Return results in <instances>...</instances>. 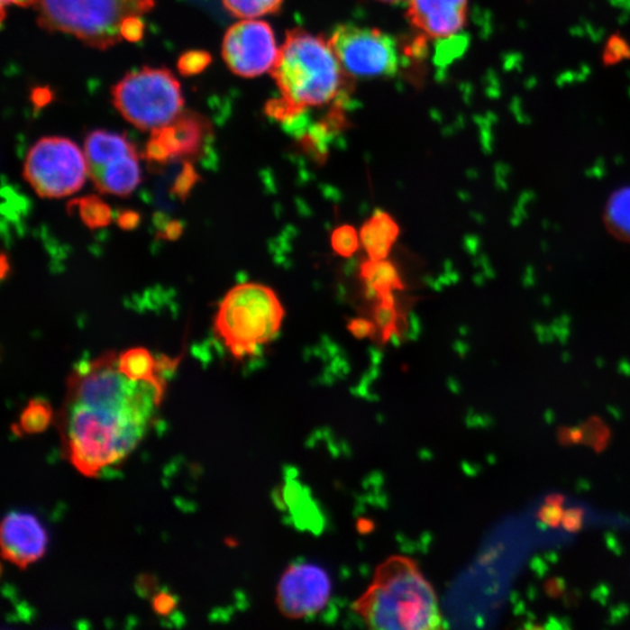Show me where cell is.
Here are the masks:
<instances>
[{"label":"cell","mask_w":630,"mask_h":630,"mask_svg":"<svg viewBox=\"0 0 630 630\" xmlns=\"http://www.w3.org/2000/svg\"><path fill=\"white\" fill-rule=\"evenodd\" d=\"M212 62V57L207 51L190 50L182 54L178 61V69L185 77H192L204 71Z\"/></svg>","instance_id":"cb8c5ba5"},{"label":"cell","mask_w":630,"mask_h":630,"mask_svg":"<svg viewBox=\"0 0 630 630\" xmlns=\"http://www.w3.org/2000/svg\"><path fill=\"white\" fill-rule=\"evenodd\" d=\"M51 418L53 410L47 400L32 399L19 419V429L27 434H41L49 427Z\"/></svg>","instance_id":"ffe728a7"},{"label":"cell","mask_w":630,"mask_h":630,"mask_svg":"<svg viewBox=\"0 0 630 630\" xmlns=\"http://www.w3.org/2000/svg\"><path fill=\"white\" fill-rule=\"evenodd\" d=\"M113 102L123 117L142 131L169 124L184 111V96L169 69L145 67L131 71L113 88Z\"/></svg>","instance_id":"8992f818"},{"label":"cell","mask_w":630,"mask_h":630,"mask_svg":"<svg viewBox=\"0 0 630 630\" xmlns=\"http://www.w3.org/2000/svg\"><path fill=\"white\" fill-rule=\"evenodd\" d=\"M62 438L71 463L87 477H98L141 442L151 418L134 412L91 409L66 404Z\"/></svg>","instance_id":"3957f363"},{"label":"cell","mask_w":630,"mask_h":630,"mask_svg":"<svg viewBox=\"0 0 630 630\" xmlns=\"http://www.w3.org/2000/svg\"><path fill=\"white\" fill-rule=\"evenodd\" d=\"M177 598L169 592H158L153 598L152 607L160 616H166L177 608Z\"/></svg>","instance_id":"83f0119b"},{"label":"cell","mask_w":630,"mask_h":630,"mask_svg":"<svg viewBox=\"0 0 630 630\" xmlns=\"http://www.w3.org/2000/svg\"><path fill=\"white\" fill-rule=\"evenodd\" d=\"M284 0H224L229 14L240 19H259L277 14Z\"/></svg>","instance_id":"7402d4cb"},{"label":"cell","mask_w":630,"mask_h":630,"mask_svg":"<svg viewBox=\"0 0 630 630\" xmlns=\"http://www.w3.org/2000/svg\"><path fill=\"white\" fill-rule=\"evenodd\" d=\"M356 616L371 629H441L437 593L417 562L391 556L375 570L370 588L352 604Z\"/></svg>","instance_id":"7a4b0ae2"},{"label":"cell","mask_w":630,"mask_h":630,"mask_svg":"<svg viewBox=\"0 0 630 630\" xmlns=\"http://www.w3.org/2000/svg\"><path fill=\"white\" fill-rule=\"evenodd\" d=\"M469 0H407L406 18L420 33L445 39L466 26Z\"/></svg>","instance_id":"4fadbf2b"},{"label":"cell","mask_w":630,"mask_h":630,"mask_svg":"<svg viewBox=\"0 0 630 630\" xmlns=\"http://www.w3.org/2000/svg\"><path fill=\"white\" fill-rule=\"evenodd\" d=\"M562 515H564V510H562L561 505L545 503V506L542 507L540 513H538V518L544 525L557 528L558 525H562Z\"/></svg>","instance_id":"f1b7e54d"},{"label":"cell","mask_w":630,"mask_h":630,"mask_svg":"<svg viewBox=\"0 0 630 630\" xmlns=\"http://www.w3.org/2000/svg\"><path fill=\"white\" fill-rule=\"evenodd\" d=\"M7 270H9V264H7V257L3 255L2 257V278H5L7 275Z\"/></svg>","instance_id":"d590c367"},{"label":"cell","mask_w":630,"mask_h":630,"mask_svg":"<svg viewBox=\"0 0 630 630\" xmlns=\"http://www.w3.org/2000/svg\"><path fill=\"white\" fill-rule=\"evenodd\" d=\"M132 152H136V148L124 134L95 130L86 138L85 154L88 172Z\"/></svg>","instance_id":"2e32d148"},{"label":"cell","mask_w":630,"mask_h":630,"mask_svg":"<svg viewBox=\"0 0 630 630\" xmlns=\"http://www.w3.org/2000/svg\"><path fill=\"white\" fill-rule=\"evenodd\" d=\"M0 542L4 560L26 569L45 554L47 534L33 515L14 511L4 518Z\"/></svg>","instance_id":"7c38bea8"},{"label":"cell","mask_w":630,"mask_h":630,"mask_svg":"<svg viewBox=\"0 0 630 630\" xmlns=\"http://www.w3.org/2000/svg\"><path fill=\"white\" fill-rule=\"evenodd\" d=\"M328 41L341 66L352 78H389L399 69L397 41L375 27L340 25Z\"/></svg>","instance_id":"ba28073f"},{"label":"cell","mask_w":630,"mask_h":630,"mask_svg":"<svg viewBox=\"0 0 630 630\" xmlns=\"http://www.w3.org/2000/svg\"><path fill=\"white\" fill-rule=\"evenodd\" d=\"M146 2H149V3H151V4H153V5H154L153 0H146Z\"/></svg>","instance_id":"74e56055"},{"label":"cell","mask_w":630,"mask_h":630,"mask_svg":"<svg viewBox=\"0 0 630 630\" xmlns=\"http://www.w3.org/2000/svg\"><path fill=\"white\" fill-rule=\"evenodd\" d=\"M361 276L367 285V293L371 297L391 295L396 288H402V280L396 268L386 260H370L361 269Z\"/></svg>","instance_id":"e0dca14e"},{"label":"cell","mask_w":630,"mask_h":630,"mask_svg":"<svg viewBox=\"0 0 630 630\" xmlns=\"http://www.w3.org/2000/svg\"><path fill=\"white\" fill-rule=\"evenodd\" d=\"M207 120L192 111H182L169 124L151 131L145 157L156 164L196 156L204 145Z\"/></svg>","instance_id":"8fae6325"},{"label":"cell","mask_w":630,"mask_h":630,"mask_svg":"<svg viewBox=\"0 0 630 630\" xmlns=\"http://www.w3.org/2000/svg\"><path fill=\"white\" fill-rule=\"evenodd\" d=\"M284 310L276 293L264 285L241 284L220 304L215 332L237 360L259 355L278 335Z\"/></svg>","instance_id":"277c9868"},{"label":"cell","mask_w":630,"mask_h":630,"mask_svg":"<svg viewBox=\"0 0 630 630\" xmlns=\"http://www.w3.org/2000/svg\"><path fill=\"white\" fill-rule=\"evenodd\" d=\"M182 233V227L179 222L173 221L169 224L168 227L165 229V237L169 240H176L180 236Z\"/></svg>","instance_id":"836d02e7"},{"label":"cell","mask_w":630,"mask_h":630,"mask_svg":"<svg viewBox=\"0 0 630 630\" xmlns=\"http://www.w3.org/2000/svg\"><path fill=\"white\" fill-rule=\"evenodd\" d=\"M271 75L280 97L269 103L267 111L287 124L308 111L339 105L352 80L330 41L301 29L288 32Z\"/></svg>","instance_id":"6da1fadb"},{"label":"cell","mask_w":630,"mask_h":630,"mask_svg":"<svg viewBox=\"0 0 630 630\" xmlns=\"http://www.w3.org/2000/svg\"><path fill=\"white\" fill-rule=\"evenodd\" d=\"M398 235V224L389 214L376 210L374 215L361 229L360 240L370 260H380L389 256Z\"/></svg>","instance_id":"9a60e30c"},{"label":"cell","mask_w":630,"mask_h":630,"mask_svg":"<svg viewBox=\"0 0 630 630\" xmlns=\"http://www.w3.org/2000/svg\"><path fill=\"white\" fill-rule=\"evenodd\" d=\"M196 181L197 174L196 169L188 162H186L176 182H174L172 193L176 194L181 200H185L188 196L190 190L196 186Z\"/></svg>","instance_id":"484cf974"},{"label":"cell","mask_w":630,"mask_h":630,"mask_svg":"<svg viewBox=\"0 0 630 630\" xmlns=\"http://www.w3.org/2000/svg\"><path fill=\"white\" fill-rule=\"evenodd\" d=\"M630 59V46L619 34H614L608 39L605 47V65L612 66L616 63Z\"/></svg>","instance_id":"d4e9b609"},{"label":"cell","mask_w":630,"mask_h":630,"mask_svg":"<svg viewBox=\"0 0 630 630\" xmlns=\"http://www.w3.org/2000/svg\"><path fill=\"white\" fill-rule=\"evenodd\" d=\"M607 224L617 237L630 241V188L614 194L607 205Z\"/></svg>","instance_id":"d6986e66"},{"label":"cell","mask_w":630,"mask_h":630,"mask_svg":"<svg viewBox=\"0 0 630 630\" xmlns=\"http://www.w3.org/2000/svg\"><path fill=\"white\" fill-rule=\"evenodd\" d=\"M332 597L326 571L311 562L288 566L277 589V606L288 619L298 620L323 612Z\"/></svg>","instance_id":"30bf717a"},{"label":"cell","mask_w":630,"mask_h":630,"mask_svg":"<svg viewBox=\"0 0 630 630\" xmlns=\"http://www.w3.org/2000/svg\"><path fill=\"white\" fill-rule=\"evenodd\" d=\"M348 330L358 339L368 338L374 334L375 324L367 319H355L348 324Z\"/></svg>","instance_id":"4dcf8cb0"},{"label":"cell","mask_w":630,"mask_h":630,"mask_svg":"<svg viewBox=\"0 0 630 630\" xmlns=\"http://www.w3.org/2000/svg\"><path fill=\"white\" fill-rule=\"evenodd\" d=\"M378 2L383 4H389V5H396V4L407 2V0H378Z\"/></svg>","instance_id":"8d00e7d4"},{"label":"cell","mask_w":630,"mask_h":630,"mask_svg":"<svg viewBox=\"0 0 630 630\" xmlns=\"http://www.w3.org/2000/svg\"><path fill=\"white\" fill-rule=\"evenodd\" d=\"M38 0H2V14L3 19L5 17V6L7 5H17V6H35L37 5Z\"/></svg>","instance_id":"d6a6232c"},{"label":"cell","mask_w":630,"mask_h":630,"mask_svg":"<svg viewBox=\"0 0 630 630\" xmlns=\"http://www.w3.org/2000/svg\"><path fill=\"white\" fill-rule=\"evenodd\" d=\"M360 235L351 225H341L332 235V247L341 257H352L358 251Z\"/></svg>","instance_id":"603a6c76"},{"label":"cell","mask_w":630,"mask_h":630,"mask_svg":"<svg viewBox=\"0 0 630 630\" xmlns=\"http://www.w3.org/2000/svg\"><path fill=\"white\" fill-rule=\"evenodd\" d=\"M90 179L101 193L117 196H128L138 187L142 180L140 157L137 151L101 168L89 170Z\"/></svg>","instance_id":"5bb4252c"},{"label":"cell","mask_w":630,"mask_h":630,"mask_svg":"<svg viewBox=\"0 0 630 630\" xmlns=\"http://www.w3.org/2000/svg\"><path fill=\"white\" fill-rule=\"evenodd\" d=\"M89 176L86 154L73 141L43 137L32 146L23 178L39 196L60 199L78 192Z\"/></svg>","instance_id":"52a82bcc"},{"label":"cell","mask_w":630,"mask_h":630,"mask_svg":"<svg viewBox=\"0 0 630 630\" xmlns=\"http://www.w3.org/2000/svg\"><path fill=\"white\" fill-rule=\"evenodd\" d=\"M81 220L90 229H101L110 224L113 210L100 197L90 196L73 202Z\"/></svg>","instance_id":"44dd1931"},{"label":"cell","mask_w":630,"mask_h":630,"mask_svg":"<svg viewBox=\"0 0 630 630\" xmlns=\"http://www.w3.org/2000/svg\"><path fill=\"white\" fill-rule=\"evenodd\" d=\"M141 216L140 214L132 212V210H128V212L122 213L120 217H118V224L122 229H134L140 224Z\"/></svg>","instance_id":"1f68e13d"},{"label":"cell","mask_w":630,"mask_h":630,"mask_svg":"<svg viewBox=\"0 0 630 630\" xmlns=\"http://www.w3.org/2000/svg\"><path fill=\"white\" fill-rule=\"evenodd\" d=\"M38 23L50 32H61L98 50L122 41L126 18L150 11L146 0H38Z\"/></svg>","instance_id":"5b68a950"},{"label":"cell","mask_w":630,"mask_h":630,"mask_svg":"<svg viewBox=\"0 0 630 630\" xmlns=\"http://www.w3.org/2000/svg\"><path fill=\"white\" fill-rule=\"evenodd\" d=\"M275 33L267 22L242 19L224 35L222 57L229 69L241 78H252L269 73L278 59Z\"/></svg>","instance_id":"9c48e42d"},{"label":"cell","mask_w":630,"mask_h":630,"mask_svg":"<svg viewBox=\"0 0 630 630\" xmlns=\"http://www.w3.org/2000/svg\"><path fill=\"white\" fill-rule=\"evenodd\" d=\"M562 502H564V498L562 497V495H551L548 498H546L545 503H551V505H562Z\"/></svg>","instance_id":"e575fe53"},{"label":"cell","mask_w":630,"mask_h":630,"mask_svg":"<svg viewBox=\"0 0 630 630\" xmlns=\"http://www.w3.org/2000/svg\"><path fill=\"white\" fill-rule=\"evenodd\" d=\"M121 34L126 41H140L144 34V23L142 22L141 15L126 18L122 23Z\"/></svg>","instance_id":"4316f807"},{"label":"cell","mask_w":630,"mask_h":630,"mask_svg":"<svg viewBox=\"0 0 630 630\" xmlns=\"http://www.w3.org/2000/svg\"><path fill=\"white\" fill-rule=\"evenodd\" d=\"M118 368L132 380H152L160 374L157 360L145 348H131L118 356Z\"/></svg>","instance_id":"ac0fdd59"},{"label":"cell","mask_w":630,"mask_h":630,"mask_svg":"<svg viewBox=\"0 0 630 630\" xmlns=\"http://www.w3.org/2000/svg\"><path fill=\"white\" fill-rule=\"evenodd\" d=\"M582 518H584V511L581 509L573 508L566 510L564 511V515H562V528L571 531V533H576V531L581 528Z\"/></svg>","instance_id":"f546056e"}]
</instances>
